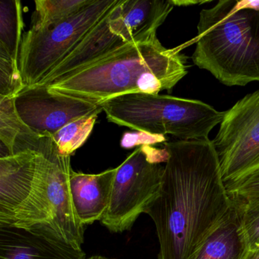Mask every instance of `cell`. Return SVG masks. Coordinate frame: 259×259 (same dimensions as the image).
I'll use <instances>...</instances> for the list:
<instances>
[{"label": "cell", "mask_w": 259, "mask_h": 259, "mask_svg": "<svg viewBox=\"0 0 259 259\" xmlns=\"http://www.w3.org/2000/svg\"><path fill=\"white\" fill-rule=\"evenodd\" d=\"M24 22L18 0H0V51L19 61Z\"/></svg>", "instance_id": "15"}, {"label": "cell", "mask_w": 259, "mask_h": 259, "mask_svg": "<svg viewBox=\"0 0 259 259\" xmlns=\"http://www.w3.org/2000/svg\"><path fill=\"white\" fill-rule=\"evenodd\" d=\"M168 158L166 148L143 145L116 167L110 204L101 224L113 233L131 230L157 198L164 171L160 163Z\"/></svg>", "instance_id": "7"}, {"label": "cell", "mask_w": 259, "mask_h": 259, "mask_svg": "<svg viewBox=\"0 0 259 259\" xmlns=\"http://www.w3.org/2000/svg\"><path fill=\"white\" fill-rule=\"evenodd\" d=\"M224 183L233 202L239 205H259V167Z\"/></svg>", "instance_id": "18"}, {"label": "cell", "mask_w": 259, "mask_h": 259, "mask_svg": "<svg viewBox=\"0 0 259 259\" xmlns=\"http://www.w3.org/2000/svg\"><path fill=\"white\" fill-rule=\"evenodd\" d=\"M197 28L195 66L230 87L259 81V0H220Z\"/></svg>", "instance_id": "3"}, {"label": "cell", "mask_w": 259, "mask_h": 259, "mask_svg": "<svg viewBox=\"0 0 259 259\" xmlns=\"http://www.w3.org/2000/svg\"><path fill=\"white\" fill-rule=\"evenodd\" d=\"M166 138L163 135L152 134L143 131H134L125 133L121 139L120 145L125 149H130L136 146L155 145L166 142Z\"/></svg>", "instance_id": "21"}, {"label": "cell", "mask_w": 259, "mask_h": 259, "mask_svg": "<svg viewBox=\"0 0 259 259\" xmlns=\"http://www.w3.org/2000/svg\"><path fill=\"white\" fill-rule=\"evenodd\" d=\"M39 153L25 151L0 158V226L11 224L31 192Z\"/></svg>", "instance_id": "10"}, {"label": "cell", "mask_w": 259, "mask_h": 259, "mask_svg": "<svg viewBox=\"0 0 259 259\" xmlns=\"http://www.w3.org/2000/svg\"><path fill=\"white\" fill-rule=\"evenodd\" d=\"M187 60L180 50L164 48L156 37L128 45L46 86L54 93L102 105L123 95L171 92L187 75Z\"/></svg>", "instance_id": "2"}, {"label": "cell", "mask_w": 259, "mask_h": 259, "mask_svg": "<svg viewBox=\"0 0 259 259\" xmlns=\"http://www.w3.org/2000/svg\"><path fill=\"white\" fill-rule=\"evenodd\" d=\"M119 3L120 0H94L63 22L42 29L30 28L22 37L19 55L25 85L40 84Z\"/></svg>", "instance_id": "6"}, {"label": "cell", "mask_w": 259, "mask_h": 259, "mask_svg": "<svg viewBox=\"0 0 259 259\" xmlns=\"http://www.w3.org/2000/svg\"><path fill=\"white\" fill-rule=\"evenodd\" d=\"M248 251L240 210L233 202L230 211L191 259H244Z\"/></svg>", "instance_id": "13"}, {"label": "cell", "mask_w": 259, "mask_h": 259, "mask_svg": "<svg viewBox=\"0 0 259 259\" xmlns=\"http://www.w3.org/2000/svg\"><path fill=\"white\" fill-rule=\"evenodd\" d=\"M244 259H259V251H248Z\"/></svg>", "instance_id": "23"}, {"label": "cell", "mask_w": 259, "mask_h": 259, "mask_svg": "<svg viewBox=\"0 0 259 259\" xmlns=\"http://www.w3.org/2000/svg\"><path fill=\"white\" fill-rule=\"evenodd\" d=\"M25 87L19 61L0 51V100L15 98Z\"/></svg>", "instance_id": "19"}, {"label": "cell", "mask_w": 259, "mask_h": 259, "mask_svg": "<svg viewBox=\"0 0 259 259\" xmlns=\"http://www.w3.org/2000/svg\"><path fill=\"white\" fill-rule=\"evenodd\" d=\"M165 148L160 192L146 213L155 224L158 259H191L233 202L212 141L179 140Z\"/></svg>", "instance_id": "1"}, {"label": "cell", "mask_w": 259, "mask_h": 259, "mask_svg": "<svg viewBox=\"0 0 259 259\" xmlns=\"http://www.w3.org/2000/svg\"><path fill=\"white\" fill-rule=\"evenodd\" d=\"M98 115L83 117L65 125L52 136L59 153L70 156L87 141L95 126Z\"/></svg>", "instance_id": "17"}, {"label": "cell", "mask_w": 259, "mask_h": 259, "mask_svg": "<svg viewBox=\"0 0 259 259\" xmlns=\"http://www.w3.org/2000/svg\"><path fill=\"white\" fill-rule=\"evenodd\" d=\"M107 120L135 131L171 135L182 141L207 140L224 112L197 100L132 94L102 104Z\"/></svg>", "instance_id": "5"}, {"label": "cell", "mask_w": 259, "mask_h": 259, "mask_svg": "<svg viewBox=\"0 0 259 259\" xmlns=\"http://www.w3.org/2000/svg\"><path fill=\"white\" fill-rule=\"evenodd\" d=\"M87 259H114V258H108V257H104V256L101 255H94L92 257H89Z\"/></svg>", "instance_id": "24"}, {"label": "cell", "mask_w": 259, "mask_h": 259, "mask_svg": "<svg viewBox=\"0 0 259 259\" xmlns=\"http://www.w3.org/2000/svg\"><path fill=\"white\" fill-rule=\"evenodd\" d=\"M0 259H87L82 249L15 226H0Z\"/></svg>", "instance_id": "11"}, {"label": "cell", "mask_w": 259, "mask_h": 259, "mask_svg": "<svg viewBox=\"0 0 259 259\" xmlns=\"http://www.w3.org/2000/svg\"><path fill=\"white\" fill-rule=\"evenodd\" d=\"M116 168L98 174L71 171L69 190L75 214L84 227L101 221L108 208Z\"/></svg>", "instance_id": "12"}, {"label": "cell", "mask_w": 259, "mask_h": 259, "mask_svg": "<svg viewBox=\"0 0 259 259\" xmlns=\"http://www.w3.org/2000/svg\"><path fill=\"white\" fill-rule=\"evenodd\" d=\"M94 0H36L33 29H42L63 22L90 5Z\"/></svg>", "instance_id": "16"}, {"label": "cell", "mask_w": 259, "mask_h": 259, "mask_svg": "<svg viewBox=\"0 0 259 259\" xmlns=\"http://www.w3.org/2000/svg\"><path fill=\"white\" fill-rule=\"evenodd\" d=\"M14 99L0 100V158L25 151L39 153L47 137L34 133L22 122Z\"/></svg>", "instance_id": "14"}, {"label": "cell", "mask_w": 259, "mask_h": 259, "mask_svg": "<svg viewBox=\"0 0 259 259\" xmlns=\"http://www.w3.org/2000/svg\"><path fill=\"white\" fill-rule=\"evenodd\" d=\"M14 102L22 122L43 136H53L70 122L104 111L103 105L54 93L41 84L26 86Z\"/></svg>", "instance_id": "9"}, {"label": "cell", "mask_w": 259, "mask_h": 259, "mask_svg": "<svg viewBox=\"0 0 259 259\" xmlns=\"http://www.w3.org/2000/svg\"><path fill=\"white\" fill-rule=\"evenodd\" d=\"M236 204V203H235ZM242 228L249 251H259V205H239Z\"/></svg>", "instance_id": "20"}, {"label": "cell", "mask_w": 259, "mask_h": 259, "mask_svg": "<svg viewBox=\"0 0 259 259\" xmlns=\"http://www.w3.org/2000/svg\"><path fill=\"white\" fill-rule=\"evenodd\" d=\"M212 142L224 183L259 167V90L224 112Z\"/></svg>", "instance_id": "8"}, {"label": "cell", "mask_w": 259, "mask_h": 259, "mask_svg": "<svg viewBox=\"0 0 259 259\" xmlns=\"http://www.w3.org/2000/svg\"><path fill=\"white\" fill-rule=\"evenodd\" d=\"M70 156L59 153L52 136L39 151L37 172L26 201L9 226L27 229L81 249L84 226L71 198Z\"/></svg>", "instance_id": "4"}, {"label": "cell", "mask_w": 259, "mask_h": 259, "mask_svg": "<svg viewBox=\"0 0 259 259\" xmlns=\"http://www.w3.org/2000/svg\"><path fill=\"white\" fill-rule=\"evenodd\" d=\"M174 7H192L195 5L207 4L210 1H197V0H170Z\"/></svg>", "instance_id": "22"}]
</instances>
